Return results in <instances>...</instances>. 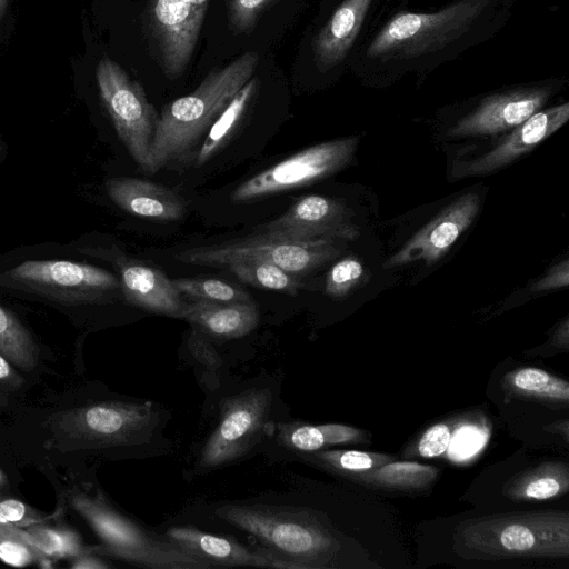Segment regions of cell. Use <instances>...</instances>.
I'll use <instances>...</instances> for the list:
<instances>
[{
	"instance_id": "cell-43",
	"label": "cell",
	"mask_w": 569,
	"mask_h": 569,
	"mask_svg": "<svg viewBox=\"0 0 569 569\" xmlns=\"http://www.w3.org/2000/svg\"><path fill=\"white\" fill-rule=\"evenodd\" d=\"M8 0H0V21L4 16V12L7 10Z\"/></svg>"
},
{
	"instance_id": "cell-8",
	"label": "cell",
	"mask_w": 569,
	"mask_h": 569,
	"mask_svg": "<svg viewBox=\"0 0 569 569\" xmlns=\"http://www.w3.org/2000/svg\"><path fill=\"white\" fill-rule=\"evenodd\" d=\"M96 77L101 100L119 139L138 167L153 174L151 146L159 114L142 86L108 57L99 61Z\"/></svg>"
},
{
	"instance_id": "cell-4",
	"label": "cell",
	"mask_w": 569,
	"mask_h": 569,
	"mask_svg": "<svg viewBox=\"0 0 569 569\" xmlns=\"http://www.w3.org/2000/svg\"><path fill=\"white\" fill-rule=\"evenodd\" d=\"M458 538L465 549L485 557H568L567 512H526L469 520Z\"/></svg>"
},
{
	"instance_id": "cell-9",
	"label": "cell",
	"mask_w": 569,
	"mask_h": 569,
	"mask_svg": "<svg viewBox=\"0 0 569 569\" xmlns=\"http://www.w3.org/2000/svg\"><path fill=\"white\" fill-rule=\"evenodd\" d=\"M158 413L151 401H99L59 413L56 431L90 447L136 445L146 441Z\"/></svg>"
},
{
	"instance_id": "cell-20",
	"label": "cell",
	"mask_w": 569,
	"mask_h": 569,
	"mask_svg": "<svg viewBox=\"0 0 569 569\" xmlns=\"http://www.w3.org/2000/svg\"><path fill=\"white\" fill-rule=\"evenodd\" d=\"M372 0H343L313 40V56L321 71L340 63L352 47Z\"/></svg>"
},
{
	"instance_id": "cell-37",
	"label": "cell",
	"mask_w": 569,
	"mask_h": 569,
	"mask_svg": "<svg viewBox=\"0 0 569 569\" xmlns=\"http://www.w3.org/2000/svg\"><path fill=\"white\" fill-rule=\"evenodd\" d=\"M456 426V423L439 422L427 429L418 441V455L426 458L441 456L449 446Z\"/></svg>"
},
{
	"instance_id": "cell-21",
	"label": "cell",
	"mask_w": 569,
	"mask_h": 569,
	"mask_svg": "<svg viewBox=\"0 0 569 569\" xmlns=\"http://www.w3.org/2000/svg\"><path fill=\"white\" fill-rule=\"evenodd\" d=\"M180 318L212 337L233 339L251 332L259 323L260 313L254 301L209 302L184 299Z\"/></svg>"
},
{
	"instance_id": "cell-1",
	"label": "cell",
	"mask_w": 569,
	"mask_h": 569,
	"mask_svg": "<svg viewBox=\"0 0 569 569\" xmlns=\"http://www.w3.org/2000/svg\"><path fill=\"white\" fill-rule=\"evenodd\" d=\"M258 63V53L247 51L227 66L211 70L191 93L162 107L151 146L153 173L193 166L208 130L253 77Z\"/></svg>"
},
{
	"instance_id": "cell-38",
	"label": "cell",
	"mask_w": 569,
	"mask_h": 569,
	"mask_svg": "<svg viewBox=\"0 0 569 569\" xmlns=\"http://www.w3.org/2000/svg\"><path fill=\"white\" fill-rule=\"evenodd\" d=\"M569 282V263L562 261L549 270L545 277L532 284V291H542L567 287Z\"/></svg>"
},
{
	"instance_id": "cell-17",
	"label": "cell",
	"mask_w": 569,
	"mask_h": 569,
	"mask_svg": "<svg viewBox=\"0 0 569 569\" xmlns=\"http://www.w3.org/2000/svg\"><path fill=\"white\" fill-rule=\"evenodd\" d=\"M164 537L211 567L287 568L284 561L264 548H251L233 539L192 527L173 526Z\"/></svg>"
},
{
	"instance_id": "cell-23",
	"label": "cell",
	"mask_w": 569,
	"mask_h": 569,
	"mask_svg": "<svg viewBox=\"0 0 569 569\" xmlns=\"http://www.w3.org/2000/svg\"><path fill=\"white\" fill-rule=\"evenodd\" d=\"M569 488V468L563 462H545L511 479L503 489L515 500H547Z\"/></svg>"
},
{
	"instance_id": "cell-34",
	"label": "cell",
	"mask_w": 569,
	"mask_h": 569,
	"mask_svg": "<svg viewBox=\"0 0 569 569\" xmlns=\"http://www.w3.org/2000/svg\"><path fill=\"white\" fill-rule=\"evenodd\" d=\"M488 431L479 425H457L448 446L451 459L462 460L475 455L486 443Z\"/></svg>"
},
{
	"instance_id": "cell-24",
	"label": "cell",
	"mask_w": 569,
	"mask_h": 569,
	"mask_svg": "<svg viewBox=\"0 0 569 569\" xmlns=\"http://www.w3.org/2000/svg\"><path fill=\"white\" fill-rule=\"evenodd\" d=\"M257 89L258 79L252 77L236 93L204 136L193 161L196 167L208 162L228 142L248 111Z\"/></svg>"
},
{
	"instance_id": "cell-35",
	"label": "cell",
	"mask_w": 569,
	"mask_h": 569,
	"mask_svg": "<svg viewBox=\"0 0 569 569\" xmlns=\"http://www.w3.org/2000/svg\"><path fill=\"white\" fill-rule=\"evenodd\" d=\"M51 517L39 512L19 499L0 493V527L26 528L46 522Z\"/></svg>"
},
{
	"instance_id": "cell-12",
	"label": "cell",
	"mask_w": 569,
	"mask_h": 569,
	"mask_svg": "<svg viewBox=\"0 0 569 569\" xmlns=\"http://www.w3.org/2000/svg\"><path fill=\"white\" fill-rule=\"evenodd\" d=\"M256 231L298 240H355L359 236L351 223V211L343 202L317 194L300 198Z\"/></svg>"
},
{
	"instance_id": "cell-40",
	"label": "cell",
	"mask_w": 569,
	"mask_h": 569,
	"mask_svg": "<svg viewBox=\"0 0 569 569\" xmlns=\"http://www.w3.org/2000/svg\"><path fill=\"white\" fill-rule=\"evenodd\" d=\"M0 382L12 387L18 388L22 383L21 377L16 372L12 363L0 353Z\"/></svg>"
},
{
	"instance_id": "cell-41",
	"label": "cell",
	"mask_w": 569,
	"mask_h": 569,
	"mask_svg": "<svg viewBox=\"0 0 569 569\" xmlns=\"http://www.w3.org/2000/svg\"><path fill=\"white\" fill-rule=\"evenodd\" d=\"M191 3L201 14L204 16L209 0H187Z\"/></svg>"
},
{
	"instance_id": "cell-26",
	"label": "cell",
	"mask_w": 569,
	"mask_h": 569,
	"mask_svg": "<svg viewBox=\"0 0 569 569\" xmlns=\"http://www.w3.org/2000/svg\"><path fill=\"white\" fill-rule=\"evenodd\" d=\"M438 475L432 466L409 461H390L367 472L350 476L365 483L390 489H421Z\"/></svg>"
},
{
	"instance_id": "cell-14",
	"label": "cell",
	"mask_w": 569,
	"mask_h": 569,
	"mask_svg": "<svg viewBox=\"0 0 569 569\" xmlns=\"http://www.w3.org/2000/svg\"><path fill=\"white\" fill-rule=\"evenodd\" d=\"M151 14L162 68L176 79L190 62L204 16L187 0H152Z\"/></svg>"
},
{
	"instance_id": "cell-32",
	"label": "cell",
	"mask_w": 569,
	"mask_h": 569,
	"mask_svg": "<svg viewBox=\"0 0 569 569\" xmlns=\"http://www.w3.org/2000/svg\"><path fill=\"white\" fill-rule=\"evenodd\" d=\"M0 560L13 567L30 565L50 567L52 561L32 545L2 527H0Z\"/></svg>"
},
{
	"instance_id": "cell-39",
	"label": "cell",
	"mask_w": 569,
	"mask_h": 569,
	"mask_svg": "<svg viewBox=\"0 0 569 569\" xmlns=\"http://www.w3.org/2000/svg\"><path fill=\"white\" fill-rule=\"evenodd\" d=\"M74 569H106L110 565L103 559L96 556L94 550L87 551L71 559V565Z\"/></svg>"
},
{
	"instance_id": "cell-25",
	"label": "cell",
	"mask_w": 569,
	"mask_h": 569,
	"mask_svg": "<svg viewBox=\"0 0 569 569\" xmlns=\"http://www.w3.org/2000/svg\"><path fill=\"white\" fill-rule=\"evenodd\" d=\"M37 548L49 559H72L92 550L83 545L80 536L66 527H56L44 522L26 528L2 527Z\"/></svg>"
},
{
	"instance_id": "cell-28",
	"label": "cell",
	"mask_w": 569,
	"mask_h": 569,
	"mask_svg": "<svg viewBox=\"0 0 569 569\" xmlns=\"http://www.w3.org/2000/svg\"><path fill=\"white\" fill-rule=\"evenodd\" d=\"M242 282L258 289L297 296L302 288L299 276L263 261H237L224 267Z\"/></svg>"
},
{
	"instance_id": "cell-10",
	"label": "cell",
	"mask_w": 569,
	"mask_h": 569,
	"mask_svg": "<svg viewBox=\"0 0 569 569\" xmlns=\"http://www.w3.org/2000/svg\"><path fill=\"white\" fill-rule=\"evenodd\" d=\"M272 400L268 388H250L226 398L218 425L199 452L200 471L237 461L259 443L267 436Z\"/></svg>"
},
{
	"instance_id": "cell-11",
	"label": "cell",
	"mask_w": 569,
	"mask_h": 569,
	"mask_svg": "<svg viewBox=\"0 0 569 569\" xmlns=\"http://www.w3.org/2000/svg\"><path fill=\"white\" fill-rule=\"evenodd\" d=\"M358 140L336 139L297 152L240 183L230 199L233 203L252 202L330 176L349 163Z\"/></svg>"
},
{
	"instance_id": "cell-16",
	"label": "cell",
	"mask_w": 569,
	"mask_h": 569,
	"mask_svg": "<svg viewBox=\"0 0 569 569\" xmlns=\"http://www.w3.org/2000/svg\"><path fill=\"white\" fill-rule=\"evenodd\" d=\"M569 119V103L538 110L482 156L459 164L457 177L485 176L512 162L532 150L541 141L560 129Z\"/></svg>"
},
{
	"instance_id": "cell-29",
	"label": "cell",
	"mask_w": 569,
	"mask_h": 569,
	"mask_svg": "<svg viewBox=\"0 0 569 569\" xmlns=\"http://www.w3.org/2000/svg\"><path fill=\"white\" fill-rule=\"evenodd\" d=\"M299 456L308 462H316L349 477L370 471L395 460L393 457L385 453L360 450H319Z\"/></svg>"
},
{
	"instance_id": "cell-18",
	"label": "cell",
	"mask_w": 569,
	"mask_h": 569,
	"mask_svg": "<svg viewBox=\"0 0 569 569\" xmlns=\"http://www.w3.org/2000/svg\"><path fill=\"white\" fill-rule=\"evenodd\" d=\"M119 281L124 300L146 311L180 318L184 299L161 270L138 260L118 259Z\"/></svg>"
},
{
	"instance_id": "cell-36",
	"label": "cell",
	"mask_w": 569,
	"mask_h": 569,
	"mask_svg": "<svg viewBox=\"0 0 569 569\" xmlns=\"http://www.w3.org/2000/svg\"><path fill=\"white\" fill-rule=\"evenodd\" d=\"M273 0H230L229 20L236 31L249 32Z\"/></svg>"
},
{
	"instance_id": "cell-15",
	"label": "cell",
	"mask_w": 569,
	"mask_h": 569,
	"mask_svg": "<svg viewBox=\"0 0 569 569\" xmlns=\"http://www.w3.org/2000/svg\"><path fill=\"white\" fill-rule=\"evenodd\" d=\"M480 206L477 193H467L450 203L433 220L417 232L383 264L402 266L417 260L431 264L440 259L458 237L471 224Z\"/></svg>"
},
{
	"instance_id": "cell-31",
	"label": "cell",
	"mask_w": 569,
	"mask_h": 569,
	"mask_svg": "<svg viewBox=\"0 0 569 569\" xmlns=\"http://www.w3.org/2000/svg\"><path fill=\"white\" fill-rule=\"evenodd\" d=\"M510 387L517 392L542 399L568 402L569 383L538 368H521L508 376Z\"/></svg>"
},
{
	"instance_id": "cell-22",
	"label": "cell",
	"mask_w": 569,
	"mask_h": 569,
	"mask_svg": "<svg viewBox=\"0 0 569 569\" xmlns=\"http://www.w3.org/2000/svg\"><path fill=\"white\" fill-rule=\"evenodd\" d=\"M267 436H273L278 446L298 455L319 451L329 446L357 442L363 438L359 429L341 423H271V421L268 425Z\"/></svg>"
},
{
	"instance_id": "cell-5",
	"label": "cell",
	"mask_w": 569,
	"mask_h": 569,
	"mask_svg": "<svg viewBox=\"0 0 569 569\" xmlns=\"http://www.w3.org/2000/svg\"><path fill=\"white\" fill-rule=\"evenodd\" d=\"M490 0H459L430 13L401 12L392 17L370 42L373 59H415L443 49L471 31Z\"/></svg>"
},
{
	"instance_id": "cell-7",
	"label": "cell",
	"mask_w": 569,
	"mask_h": 569,
	"mask_svg": "<svg viewBox=\"0 0 569 569\" xmlns=\"http://www.w3.org/2000/svg\"><path fill=\"white\" fill-rule=\"evenodd\" d=\"M339 256L332 240H298L257 232L221 243L184 249L174 259L187 264L226 267L237 261H263L296 274H307Z\"/></svg>"
},
{
	"instance_id": "cell-13",
	"label": "cell",
	"mask_w": 569,
	"mask_h": 569,
	"mask_svg": "<svg viewBox=\"0 0 569 569\" xmlns=\"http://www.w3.org/2000/svg\"><path fill=\"white\" fill-rule=\"evenodd\" d=\"M549 96V88L542 87L489 96L450 128L448 134L453 138L493 136L513 129L540 110Z\"/></svg>"
},
{
	"instance_id": "cell-3",
	"label": "cell",
	"mask_w": 569,
	"mask_h": 569,
	"mask_svg": "<svg viewBox=\"0 0 569 569\" xmlns=\"http://www.w3.org/2000/svg\"><path fill=\"white\" fill-rule=\"evenodd\" d=\"M70 507L93 529L101 543L96 553L152 569H208L209 565L170 540L161 539L122 515L97 490H74Z\"/></svg>"
},
{
	"instance_id": "cell-27",
	"label": "cell",
	"mask_w": 569,
	"mask_h": 569,
	"mask_svg": "<svg viewBox=\"0 0 569 569\" xmlns=\"http://www.w3.org/2000/svg\"><path fill=\"white\" fill-rule=\"evenodd\" d=\"M0 353L13 366L32 370L38 365L39 347L19 319L0 305Z\"/></svg>"
},
{
	"instance_id": "cell-2",
	"label": "cell",
	"mask_w": 569,
	"mask_h": 569,
	"mask_svg": "<svg viewBox=\"0 0 569 569\" xmlns=\"http://www.w3.org/2000/svg\"><path fill=\"white\" fill-rule=\"evenodd\" d=\"M220 519L247 531L287 568H321L336 549L332 536L305 510L293 507L227 503Z\"/></svg>"
},
{
	"instance_id": "cell-33",
	"label": "cell",
	"mask_w": 569,
	"mask_h": 569,
	"mask_svg": "<svg viewBox=\"0 0 569 569\" xmlns=\"http://www.w3.org/2000/svg\"><path fill=\"white\" fill-rule=\"evenodd\" d=\"M363 273V266L358 259L345 258L330 268L325 292L332 298H342L360 281Z\"/></svg>"
},
{
	"instance_id": "cell-42",
	"label": "cell",
	"mask_w": 569,
	"mask_h": 569,
	"mask_svg": "<svg viewBox=\"0 0 569 569\" xmlns=\"http://www.w3.org/2000/svg\"><path fill=\"white\" fill-rule=\"evenodd\" d=\"M8 488V478L4 472L0 469V493H3Z\"/></svg>"
},
{
	"instance_id": "cell-19",
	"label": "cell",
	"mask_w": 569,
	"mask_h": 569,
	"mask_svg": "<svg viewBox=\"0 0 569 569\" xmlns=\"http://www.w3.org/2000/svg\"><path fill=\"white\" fill-rule=\"evenodd\" d=\"M107 193L123 211L158 221H176L187 212L184 199L149 180L120 177L106 181Z\"/></svg>"
},
{
	"instance_id": "cell-6",
	"label": "cell",
	"mask_w": 569,
	"mask_h": 569,
	"mask_svg": "<svg viewBox=\"0 0 569 569\" xmlns=\"http://www.w3.org/2000/svg\"><path fill=\"white\" fill-rule=\"evenodd\" d=\"M0 288L69 306L112 303L122 296L119 278L110 271L68 260H27L0 273Z\"/></svg>"
},
{
	"instance_id": "cell-30",
	"label": "cell",
	"mask_w": 569,
	"mask_h": 569,
	"mask_svg": "<svg viewBox=\"0 0 569 569\" xmlns=\"http://www.w3.org/2000/svg\"><path fill=\"white\" fill-rule=\"evenodd\" d=\"M171 282L186 300L209 302L253 301L241 287L218 278H176Z\"/></svg>"
}]
</instances>
